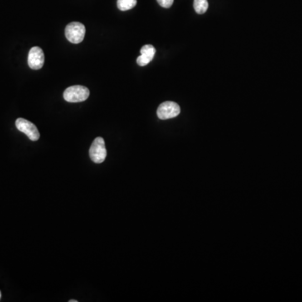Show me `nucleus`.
Returning a JSON list of instances; mask_svg holds the SVG:
<instances>
[{
    "instance_id": "9",
    "label": "nucleus",
    "mask_w": 302,
    "mask_h": 302,
    "mask_svg": "<svg viewBox=\"0 0 302 302\" xmlns=\"http://www.w3.org/2000/svg\"><path fill=\"white\" fill-rule=\"evenodd\" d=\"M137 5V0H118L117 5L122 11L131 10Z\"/></svg>"
},
{
    "instance_id": "3",
    "label": "nucleus",
    "mask_w": 302,
    "mask_h": 302,
    "mask_svg": "<svg viewBox=\"0 0 302 302\" xmlns=\"http://www.w3.org/2000/svg\"><path fill=\"white\" fill-rule=\"evenodd\" d=\"M89 156L94 163H103L107 156L105 142L103 138L98 137L94 139L89 149Z\"/></svg>"
},
{
    "instance_id": "6",
    "label": "nucleus",
    "mask_w": 302,
    "mask_h": 302,
    "mask_svg": "<svg viewBox=\"0 0 302 302\" xmlns=\"http://www.w3.org/2000/svg\"><path fill=\"white\" fill-rule=\"evenodd\" d=\"M45 62V55L42 49L40 47H32L28 55V65L30 69L40 70L43 67Z\"/></svg>"
},
{
    "instance_id": "7",
    "label": "nucleus",
    "mask_w": 302,
    "mask_h": 302,
    "mask_svg": "<svg viewBox=\"0 0 302 302\" xmlns=\"http://www.w3.org/2000/svg\"><path fill=\"white\" fill-rule=\"evenodd\" d=\"M140 53V56H138L137 59V63L140 66H145L150 63L151 60H153L155 54H156V49L153 45H146L141 48Z\"/></svg>"
},
{
    "instance_id": "4",
    "label": "nucleus",
    "mask_w": 302,
    "mask_h": 302,
    "mask_svg": "<svg viewBox=\"0 0 302 302\" xmlns=\"http://www.w3.org/2000/svg\"><path fill=\"white\" fill-rule=\"evenodd\" d=\"M181 113V108L177 103L166 101L161 103L157 109V116L160 119L166 120L170 118H176Z\"/></svg>"
},
{
    "instance_id": "11",
    "label": "nucleus",
    "mask_w": 302,
    "mask_h": 302,
    "mask_svg": "<svg viewBox=\"0 0 302 302\" xmlns=\"http://www.w3.org/2000/svg\"><path fill=\"white\" fill-rule=\"evenodd\" d=\"M70 302H77V300H75V299H70Z\"/></svg>"
},
{
    "instance_id": "5",
    "label": "nucleus",
    "mask_w": 302,
    "mask_h": 302,
    "mask_svg": "<svg viewBox=\"0 0 302 302\" xmlns=\"http://www.w3.org/2000/svg\"><path fill=\"white\" fill-rule=\"evenodd\" d=\"M15 126L18 130L25 133L30 140L37 141L40 138V133L36 126L30 121L26 120L25 118H18L17 120L15 121Z\"/></svg>"
},
{
    "instance_id": "12",
    "label": "nucleus",
    "mask_w": 302,
    "mask_h": 302,
    "mask_svg": "<svg viewBox=\"0 0 302 302\" xmlns=\"http://www.w3.org/2000/svg\"><path fill=\"white\" fill-rule=\"evenodd\" d=\"M0 298H1V293H0Z\"/></svg>"
},
{
    "instance_id": "2",
    "label": "nucleus",
    "mask_w": 302,
    "mask_h": 302,
    "mask_svg": "<svg viewBox=\"0 0 302 302\" xmlns=\"http://www.w3.org/2000/svg\"><path fill=\"white\" fill-rule=\"evenodd\" d=\"M65 36L70 43L79 44L85 36V26L80 22H71L65 27Z\"/></svg>"
},
{
    "instance_id": "8",
    "label": "nucleus",
    "mask_w": 302,
    "mask_h": 302,
    "mask_svg": "<svg viewBox=\"0 0 302 302\" xmlns=\"http://www.w3.org/2000/svg\"><path fill=\"white\" fill-rule=\"evenodd\" d=\"M193 6L197 14L202 15L204 13H206V10L208 9V1L207 0H194Z\"/></svg>"
},
{
    "instance_id": "1",
    "label": "nucleus",
    "mask_w": 302,
    "mask_h": 302,
    "mask_svg": "<svg viewBox=\"0 0 302 302\" xmlns=\"http://www.w3.org/2000/svg\"><path fill=\"white\" fill-rule=\"evenodd\" d=\"M89 96L88 88L83 86H71L64 92V98L69 103H80L87 100Z\"/></svg>"
},
{
    "instance_id": "10",
    "label": "nucleus",
    "mask_w": 302,
    "mask_h": 302,
    "mask_svg": "<svg viewBox=\"0 0 302 302\" xmlns=\"http://www.w3.org/2000/svg\"><path fill=\"white\" fill-rule=\"evenodd\" d=\"M157 2L161 7L170 8L173 4L174 0H157Z\"/></svg>"
}]
</instances>
